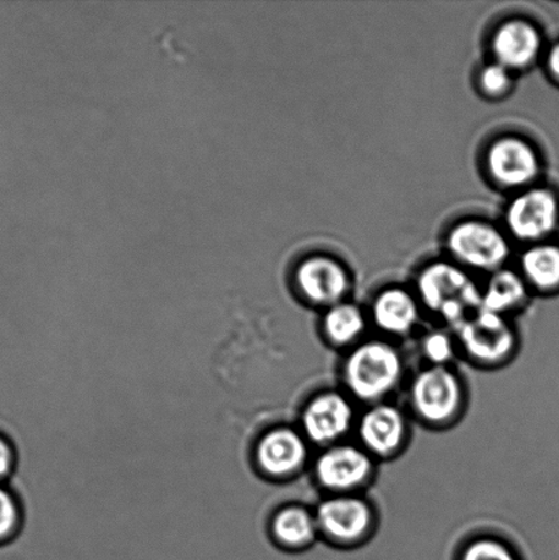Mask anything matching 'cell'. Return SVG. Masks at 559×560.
<instances>
[{
    "instance_id": "ba28073f",
    "label": "cell",
    "mask_w": 559,
    "mask_h": 560,
    "mask_svg": "<svg viewBox=\"0 0 559 560\" xmlns=\"http://www.w3.org/2000/svg\"><path fill=\"white\" fill-rule=\"evenodd\" d=\"M559 224V200L544 186H531L509 202L505 211L508 233L520 243L540 244Z\"/></svg>"
},
{
    "instance_id": "52a82bcc",
    "label": "cell",
    "mask_w": 559,
    "mask_h": 560,
    "mask_svg": "<svg viewBox=\"0 0 559 560\" xmlns=\"http://www.w3.org/2000/svg\"><path fill=\"white\" fill-rule=\"evenodd\" d=\"M319 535L333 545L358 546L372 534L375 512L359 493L327 495L315 510Z\"/></svg>"
},
{
    "instance_id": "d6986e66",
    "label": "cell",
    "mask_w": 559,
    "mask_h": 560,
    "mask_svg": "<svg viewBox=\"0 0 559 560\" xmlns=\"http://www.w3.org/2000/svg\"><path fill=\"white\" fill-rule=\"evenodd\" d=\"M272 532L279 545L293 550L311 546L319 536L315 513L299 506L281 510L273 518Z\"/></svg>"
},
{
    "instance_id": "8fae6325",
    "label": "cell",
    "mask_w": 559,
    "mask_h": 560,
    "mask_svg": "<svg viewBox=\"0 0 559 560\" xmlns=\"http://www.w3.org/2000/svg\"><path fill=\"white\" fill-rule=\"evenodd\" d=\"M359 444L375 459L393 458L409 439L407 415L397 405L381 402L366 406L356 424Z\"/></svg>"
},
{
    "instance_id": "5b68a950",
    "label": "cell",
    "mask_w": 559,
    "mask_h": 560,
    "mask_svg": "<svg viewBox=\"0 0 559 560\" xmlns=\"http://www.w3.org/2000/svg\"><path fill=\"white\" fill-rule=\"evenodd\" d=\"M446 246L456 265L465 270L496 272L511 256V243L500 228L480 219H467L451 229Z\"/></svg>"
},
{
    "instance_id": "5bb4252c",
    "label": "cell",
    "mask_w": 559,
    "mask_h": 560,
    "mask_svg": "<svg viewBox=\"0 0 559 560\" xmlns=\"http://www.w3.org/2000/svg\"><path fill=\"white\" fill-rule=\"evenodd\" d=\"M544 40L533 22L511 19L497 27L491 38L494 62L514 71L529 68L538 59Z\"/></svg>"
},
{
    "instance_id": "e0dca14e",
    "label": "cell",
    "mask_w": 559,
    "mask_h": 560,
    "mask_svg": "<svg viewBox=\"0 0 559 560\" xmlns=\"http://www.w3.org/2000/svg\"><path fill=\"white\" fill-rule=\"evenodd\" d=\"M370 317L353 302L342 301L327 307L322 328L328 343L336 348L352 349L363 342Z\"/></svg>"
},
{
    "instance_id": "44dd1931",
    "label": "cell",
    "mask_w": 559,
    "mask_h": 560,
    "mask_svg": "<svg viewBox=\"0 0 559 560\" xmlns=\"http://www.w3.org/2000/svg\"><path fill=\"white\" fill-rule=\"evenodd\" d=\"M459 560H519L511 546L496 537H478L465 546Z\"/></svg>"
},
{
    "instance_id": "7402d4cb",
    "label": "cell",
    "mask_w": 559,
    "mask_h": 560,
    "mask_svg": "<svg viewBox=\"0 0 559 560\" xmlns=\"http://www.w3.org/2000/svg\"><path fill=\"white\" fill-rule=\"evenodd\" d=\"M513 71L497 62L486 65L480 71L479 85L490 97L505 95L513 86Z\"/></svg>"
},
{
    "instance_id": "9c48e42d",
    "label": "cell",
    "mask_w": 559,
    "mask_h": 560,
    "mask_svg": "<svg viewBox=\"0 0 559 560\" xmlns=\"http://www.w3.org/2000/svg\"><path fill=\"white\" fill-rule=\"evenodd\" d=\"M301 424L306 441L316 446L325 448L345 442L358 424L353 400L336 389L319 393L305 405Z\"/></svg>"
},
{
    "instance_id": "30bf717a",
    "label": "cell",
    "mask_w": 559,
    "mask_h": 560,
    "mask_svg": "<svg viewBox=\"0 0 559 560\" xmlns=\"http://www.w3.org/2000/svg\"><path fill=\"white\" fill-rule=\"evenodd\" d=\"M486 166L497 185L524 190L538 179L541 163L538 151L529 141L517 136H502L487 150Z\"/></svg>"
},
{
    "instance_id": "7c38bea8",
    "label": "cell",
    "mask_w": 559,
    "mask_h": 560,
    "mask_svg": "<svg viewBox=\"0 0 559 560\" xmlns=\"http://www.w3.org/2000/svg\"><path fill=\"white\" fill-rule=\"evenodd\" d=\"M294 284L312 305L330 307L347 301L350 278L341 262L325 255L305 257L295 267Z\"/></svg>"
},
{
    "instance_id": "cb8c5ba5",
    "label": "cell",
    "mask_w": 559,
    "mask_h": 560,
    "mask_svg": "<svg viewBox=\"0 0 559 560\" xmlns=\"http://www.w3.org/2000/svg\"><path fill=\"white\" fill-rule=\"evenodd\" d=\"M13 452H11L9 443L0 438V480H3L10 474L11 468H13Z\"/></svg>"
},
{
    "instance_id": "d4e9b609",
    "label": "cell",
    "mask_w": 559,
    "mask_h": 560,
    "mask_svg": "<svg viewBox=\"0 0 559 560\" xmlns=\"http://www.w3.org/2000/svg\"><path fill=\"white\" fill-rule=\"evenodd\" d=\"M547 69L550 74L559 81V42L549 49L547 54Z\"/></svg>"
},
{
    "instance_id": "603a6c76",
    "label": "cell",
    "mask_w": 559,
    "mask_h": 560,
    "mask_svg": "<svg viewBox=\"0 0 559 560\" xmlns=\"http://www.w3.org/2000/svg\"><path fill=\"white\" fill-rule=\"evenodd\" d=\"M19 523V509L10 493L0 487V539L9 536Z\"/></svg>"
},
{
    "instance_id": "4fadbf2b",
    "label": "cell",
    "mask_w": 559,
    "mask_h": 560,
    "mask_svg": "<svg viewBox=\"0 0 559 560\" xmlns=\"http://www.w3.org/2000/svg\"><path fill=\"white\" fill-rule=\"evenodd\" d=\"M420 301L416 293L404 288H387L375 295L371 304L370 322L388 338H407L419 328Z\"/></svg>"
},
{
    "instance_id": "2e32d148",
    "label": "cell",
    "mask_w": 559,
    "mask_h": 560,
    "mask_svg": "<svg viewBox=\"0 0 559 560\" xmlns=\"http://www.w3.org/2000/svg\"><path fill=\"white\" fill-rule=\"evenodd\" d=\"M528 289L522 273L501 268L481 288V310L509 317L525 305Z\"/></svg>"
},
{
    "instance_id": "9a60e30c",
    "label": "cell",
    "mask_w": 559,
    "mask_h": 560,
    "mask_svg": "<svg viewBox=\"0 0 559 560\" xmlns=\"http://www.w3.org/2000/svg\"><path fill=\"white\" fill-rule=\"evenodd\" d=\"M308 441L292 428H278L261 439L257 459L261 469L276 477L292 476L308 459Z\"/></svg>"
},
{
    "instance_id": "6da1fadb",
    "label": "cell",
    "mask_w": 559,
    "mask_h": 560,
    "mask_svg": "<svg viewBox=\"0 0 559 560\" xmlns=\"http://www.w3.org/2000/svg\"><path fill=\"white\" fill-rule=\"evenodd\" d=\"M407 365L401 351L388 339H364L349 349L342 382L350 398L366 406L387 402L401 386Z\"/></svg>"
},
{
    "instance_id": "277c9868",
    "label": "cell",
    "mask_w": 559,
    "mask_h": 560,
    "mask_svg": "<svg viewBox=\"0 0 559 560\" xmlns=\"http://www.w3.org/2000/svg\"><path fill=\"white\" fill-rule=\"evenodd\" d=\"M459 353L476 365L501 366L516 354L519 337L509 317L480 310L456 331Z\"/></svg>"
},
{
    "instance_id": "8992f818",
    "label": "cell",
    "mask_w": 559,
    "mask_h": 560,
    "mask_svg": "<svg viewBox=\"0 0 559 560\" xmlns=\"http://www.w3.org/2000/svg\"><path fill=\"white\" fill-rule=\"evenodd\" d=\"M375 474V458L360 444L341 442L322 448L315 460L317 485L327 495L359 493Z\"/></svg>"
},
{
    "instance_id": "ac0fdd59",
    "label": "cell",
    "mask_w": 559,
    "mask_h": 560,
    "mask_svg": "<svg viewBox=\"0 0 559 560\" xmlns=\"http://www.w3.org/2000/svg\"><path fill=\"white\" fill-rule=\"evenodd\" d=\"M520 268L528 288L541 293L559 290V246L547 243L531 245L522 256Z\"/></svg>"
},
{
    "instance_id": "3957f363",
    "label": "cell",
    "mask_w": 559,
    "mask_h": 560,
    "mask_svg": "<svg viewBox=\"0 0 559 560\" xmlns=\"http://www.w3.org/2000/svg\"><path fill=\"white\" fill-rule=\"evenodd\" d=\"M467 400L464 382L452 366L427 365L409 384V404L426 425H452L463 415Z\"/></svg>"
},
{
    "instance_id": "ffe728a7",
    "label": "cell",
    "mask_w": 559,
    "mask_h": 560,
    "mask_svg": "<svg viewBox=\"0 0 559 560\" xmlns=\"http://www.w3.org/2000/svg\"><path fill=\"white\" fill-rule=\"evenodd\" d=\"M419 349L427 365L452 366L459 353L456 334L452 329L438 327L420 338Z\"/></svg>"
},
{
    "instance_id": "7a4b0ae2",
    "label": "cell",
    "mask_w": 559,
    "mask_h": 560,
    "mask_svg": "<svg viewBox=\"0 0 559 560\" xmlns=\"http://www.w3.org/2000/svg\"><path fill=\"white\" fill-rule=\"evenodd\" d=\"M415 293L423 311L452 331L481 310V285L454 261L426 266L416 279Z\"/></svg>"
}]
</instances>
